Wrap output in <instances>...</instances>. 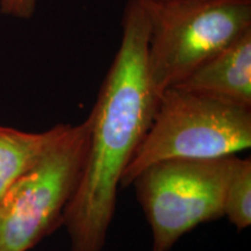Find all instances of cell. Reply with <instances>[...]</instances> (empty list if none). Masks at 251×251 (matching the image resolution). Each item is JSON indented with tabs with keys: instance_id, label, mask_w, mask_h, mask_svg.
Returning a JSON list of instances; mask_svg holds the SVG:
<instances>
[{
	"instance_id": "cell-1",
	"label": "cell",
	"mask_w": 251,
	"mask_h": 251,
	"mask_svg": "<svg viewBox=\"0 0 251 251\" xmlns=\"http://www.w3.org/2000/svg\"><path fill=\"white\" fill-rule=\"evenodd\" d=\"M149 31L142 1L128 0L120 47L87 117L83 174L63 216L70 251H102L122 175L152 122L159 96L149 75Z\"/></svg>"
},
{
	"instance_id": "cell-2",
	"label": "cell",
	"mask_w": 251,
	"mask_h": 251,
	"mask_svg": "<svg viewBox=\"0 0 251 251\" xmlns=\"http://www.w3.org/2000/svg\"><path fill=\"white\" fill-rule=\"evenodd\" d=\"M251 147V108L171 86L159 96L148 131L122 175L130 186L144 169L168 159H213Z\"/></svg>"
},
{
	"instance_id": "cell-3",
	"label": "cell",
	"mask_w": 251,
	"mask_h": 251,
	"mask_svg": "<svg viewBox=\"0 0 251 251\" xmlns=\"http://www.w3.org/2000/svg\"><path fill=\"white\" fill-rule=\"evenodd\" d=\"M149 20L148 67L161 96L251 29V0H141Z\"/></svg>"
},
{
	"instance_id": "cell-4",
	"label": "cell",
	"mask_w": 251,
	"mask_h": 251,
	"mask_svg": "<svg viewBox=\"0 0 251 251\" xmlns=\"http://www.w3.org/2000/svg\"><path fill=\"white\" fill-rule=\"evenodd\" d=\"M90 121L70 125L0 199V251H29L63 226L85 165Z\"/></svg>"
},
{
	"instance_id": "cell-5",
	"label": "cell",
	"mask_w": 251,
	"mask_h": 251,
	"mask_svg": "<svg viewBox=\"0 0 251 251\" xmlns=\"http://www.w3.org/2000/svg\"><path fill=\"white\" fill-rule=\"evenodd\" d=\"M230 161L231 156L168 159L134 178L131 185L151 230L152 251H170L199 225L224 218Z\"/></svg>"
},
{
	"instance_id": "cell-6",
	"label": "cell",
	"mask_w": 251,
	"mask_h": 251,
	"mask_svg": "<svg viewBox=\"0 0 251 251\" xmlns=\"http://www.w3.org/2000/svg\"><path fill=\"white\" fill-rule=\"evenodd\" d=\"M175 86L251 108V29Z\"/></svg>"
},
{
	"instance_id": "cell-7",
	"label": "cell",
	"mask_w": 251,
	"mask_h": 251,
	"mask_svg": "<svg viewBox=\"0 0 251 251\" xmlns=\"http://www.w3.org/2000/svg\"><path fill=\"white\" fill-rule=\"evenodd\" d=\"M69 127L57 124L42 133H27L0 126V199Z\"/></svg>"
},
{
	"instance_id": "cell-8",
	"label": "cell",
	"mask_w": 251,
	"mask_h": 251,
	"mask_svg": "<svg viewBox=\"0 0 251 251\" xmlns=\"http://www.w3.org/2000/svg\"><path fill=\"white\" fill-rule=\"evenodd\" d=\"M224 216L237 230L251 225V161L231 156L224 192Z\"/></svg>"
},
{
	"instance_id": "cell-9",
	"label": "cell",
	"mask_w": 251,
	"mask_h": 251,
	"mask_svg": "<svg viewBox=\"0 0 251 251\" xmlns=\"http://www.w3.org/2000/svg\"><path fill=\"white\" fill-rule=\"evenodd\" d=\"M37 0H0V12L2 14L21 20L33 17Z\"/></svg>"
}]
</instances>
